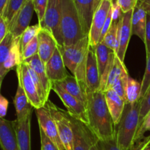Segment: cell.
<instances>
[{"instance_id": "6da1fadb", "label": "cell", "mask_w": 150, "mask_h": 150, "mask_svg": "<svg viewBox=\"0 0 150 150\" xmlns=\"http://www.w3.org/2000/svg\"><path fill=\"white\" fill-rule=\"evenodd\" d=\"M86 111L87 127L98 141L115 137L116 125L108 110L103 92L88 93Z\"/></svg>"}, {"instance_id": "7a4b0ae2", "label": "cell", "mask_w": 150, "mask_h": 150, "mask_svg": "<svg viewBox=\"0 0 150 150\" xmlns=\"http://www.w3.org/2000/svg\"><path fill=\"white\" fill-rule=\"evenodd\" d=\"M141 100L136 103H126L122 116L116 126V138L120 149L130 150L135 144L141 125Z\"/></svg>"}, {"instance_id": "3957f363", "label": "cell", "mask_w": 150, "mask_h": 150, "mask_svg": "<svg viewBox=\"0 0 150 150\" xmlns=\"http://www.w3.org/2000/svg\"><path fill=\"white\" fill-rule=\"evenodd\" d=\"M89 46L88 36L74 45L59 46L66 67L70 70L79 83L86 87V67Z\"/></svg>"}, {"instance_id": "277c9868", "label": "cell", "mask_w": 150, "mask_h": 150, "mask_svg": "<svg viewBox=\"0 0 150 150\" xmlns=\"http://www.w3.org/2000/svg\"><path fill=\"white\" fill-rule=\"evenodd\" d=\"M61 31L64 46L76 44L85 36L73 0H61Z\"/></svg>"}, {"instance_id": "5b68a950", "label": "cell", "mask_w": 150, "mask_h": 150, "mask_svg": "<svg viewBox=\"0 0 150 150\" xmlns=\"http://www.w3.org/2000/svg\"><path fill=\"white\" fill-rule=\"evenodd\" d=\"M45 105L49 109L55 121L64 150H73V130L70 116L68 113L57 107L51 101L48 100Z\"/></svg>"}, {"instance_id": "8992f818", "label": "cell", "mask_w": 150, "mask_h": 150, "mask_svg": "<svg viewBox=\"0 0 150 150\" xmlns=\"http://www.w3.org/2000/svg\"><path fill=\"white\" fill-rule=\"evenodd\" d=\"M61 0H49L45 16L40 23L41 28L51 32L57 40L59 46H64L61 31Z\"/></svg>"}, {"instance_id": "52a82bcc", "label": "cell", "mask_w": 150, "mask_h": 150, "mask_svg": "<svg viewBox=\"0 0 150 150\" xmlns=\"http://www.w3.org/2000/svg\"><path fill=\"white\" fill-rule=\"evenodd\" d=\"M51 90L54 91L58 95L59 98H60L62 102L67 108V113L70 117L81 122L86 126L88 125L86 107L80 100L66 92L57 83H52Z\"/></svg>"}, {"instance_id": "ba28073f", "label": "cell", "mask_w": 150, "mask_h": 150, "mask_svg": "<svg viewBox=\"0 0 150 150\" xmlns=\"http://www.w3.org/2000/svg\"><path fill=\"white\" fill-rule=\"evenodd\" d=\"M16 73L18 84H20L23 89L32 107L35 109H38L45 106L41 100L40 97L38 94L26 63L22 62L18 66L16 67Z\"/></svg>"}, {"instance_id": "9c48e42d", "label": "cell", "mask_w": 150, "mask_h": 150, "mask_svg": "<svg viewBox=\"0 0 150 150\" xmlns=\"http://www.w3.org/2000/svg\"><path fill=\"white\" fill-rule=\"evenodd\" d=\"M71 122L73 130V150H90L92 146L98 144V139L86 125L73 117Z\"/></svg>"}, {"instance_id": "30bf717a", "label": "cell", "mask_w": 150, "mask_h": 150, "mask_svg": "<svg viewBox=\"0 0 150 150\" xmlns=\"http://www.w3.org/2000/svg\"><path fill=\"white\" fill-rule=\"evenodd\" d=\"M112 5L111 0H102L98 10L95 12L88 35L90 46L95 47L100 42L101 32Z\"/></svg>"}, {"instance_id": "8fae6325", "label": "cell", "mask_w": 150, "mask_h": 150, "mask_svg": "<svg viewBox=\"0 0 150 150\" xmlns=\"http://www.w3.org/2000/svg\"><path fill=\"white\" fill-rule=\"evenodd\" d=\"M36 115L40 129H41L44 133L55 144L59 149L64 150V147L59 135L57 125L48 107L45 105L42 108L36 109Z\"/></svg>"}, {"instance_id": "7c38bea8", "label": "cell", "mask_w": 150, "mask_h": 150, "mask_svg": "<svg viewBox=\"0 0 150 150\" xmlns=\"http://www.w3.org/2000/svg\"><path fill=\"white\" fill-rule=\"evenodd\" d=\"M34 11L33 0L24 2L20 11L9 24V32L13 35L14 38H21L23 32L29 27Z\"/></svg>"}, {"instance_id": "4fadbf2b", "label": "cell", "mask_w": 150, "mask_h": 150, "mask_svg": "<svg viewBox=\"0 0 150 150\" xmlns=\"http://www.w3.org/2000/svg\"><path fill=\"white\" fill-rule=\"evenodd\" d=\"M102 0H73L85 36L90 31L92 19Z\"/></svg>"}, {"instance_id": "5bb4252c", "label": "cell", "mask_w": 150, "mask_h": 150, "mask_svg": "<svg viewBox=\"0 0 150 150\" xmlns=\"http://www.w3.org/2000/svg\"><path fill=\"white\" fill-rule=\"evenodd\" d=\"M86 84L87 93L100 91V75L97 62L95 47L89 46L86 67Z\"/></svg>"}, {"instance_id": "9a60e30c", "label": "cell", "mask_w": 150, "mask_h": 150, "mask_svg": "<svg viewBox=\"0 0 150 150\" xmlns=\"http://www.w3.org/2000/svg\"><path fill=\"white\" fill-rule=\"evenodd\" d=\"M133 10L126 13H122L120 21L119 31V48L117 56L121 62H124L129 42L131 38L132 32V16Z\"/></svg>"}, {"instance_id": "2e32d148", "label": "cell", "mask_w": 150, "mask_h": 150, "mask_svg": "<svg viewBox=\"0 0 150 150\" xmlns=\"http://www.w3.org/2000/svg\"><path fill=\"white\" fill-rule=\"evenodd\" d=\"M45 69L51 83L62 81L69 76L59 46L51 58L45 64Z\"/></svg>"}, {"instance_id": "e0dca14e", "label": "cell", "mask_w": 150, "mask_h": 150, "mask_svg": "<svg viewBox=\"0 0 150 150\" xmlns=\"http://www.w3.org/2000/svg\"><path fill=\"white\" fill-rule=\"evenodd\" d=\"M16 120L0 119V145L1 150H20L16 137Z\"/></svg>"}, {"instance_id": "ac0fdd59", "label": "cell", "mask_w": 150, "mask_h": 150, "mask_svg": "<svg viewBox=\"0 0 150 150\" xmlns=\"http://www.w3.org/2000/svg\"><path fill=\"white\" fill-rule=\"evenodd\" d=\"M38 55L45 64L58 48L59 44L52 34L44 29H41L38 35Z\"/></svg>"}, {"instance_id": "d6986e66", "label": "cell", "mask_w": 150, "mask_h": 150, "mask_svg": "<svg viewBox=\"0 0 150 150\" xmlns=\"http://www.w3.org/2000/svg\"><path fill=\"white\" fill-rule=\"evenodd\" d=\"M66 92L80 100L85 106L87 105V89L82 85L73 76H68L65 79L57 82Z\"/></svg>"}, {"instance_id": "ffe728a7", "label": "cell", "mask_w": 150, "mask_h": 150, "mask_svg": "<svg viewBox=\"0 0 150 150\" xmlns=\"http://www.w3.org/2000/svg\"><path fill=\"white\" fill-rule=\"evenodd\" d=\"M20 39L21 38H15L8 57L3 67L0 69V86L2 84L3 80L8 72L13 67L18 66L23 62L21 51Z\"/></svg>"}, {"instance_id": "44dd1931", "label": "cell", "mask_w": 150, "mask_h": 150, "mask_svg": "<svg viewBox=\"0 0 150 150\" xmlns=\"http://www.w3.org/2000/svg\"><path fill=\"white\" fill-rule=\"evenodd\" d=\"M104 93L108 110L112 117L114 125L117 126L122 118L126 102L113 89L105 91Z\"/></svg>"}, {"instance_id": "7402d4cb", "label": "cell", "mask_w": 150, "mask_h": 150, "mask_svg": "<svg viewBox=\"0 0 150 150\" xmlns=\"http://www.w3.org/2000/svg\"><path fill=\"white\" fill-rule=\"evenodd\" d=\"M23 62L26 63L28 66L31 67L35 73L39 76L40 79L43 86L44 90H45V95L48 99L50 92L52 87V83L51 82L50 79H48V76L47 75L46 69H45V64H44L43 62L40 59L38 54H35L31 58L27 59L23 61Z\"/></svg>"}, {"instance_id": "603a6c76", "label": "cell", "mask_w": 150, "mask_h": 150, "mask_svg": "<svg viewBox=\"0 0 150 150\" xmlns=\"http://www.w3.org/2000/svg\"><path fill=\"white\" fill-rule=\"evenodd\" d=\"M13 102H14L16 117H17L16 120L18 122L22 121L31 115L32 105L29 103L24 90L20 84L18 85L17 91Z\"/></svg>"}, {"instance_id": "cb8c5ba5", "label": "cell", "mask_w": 150, "mask_h": 150, "mask_svg": "<svg viewBox=\"0 0 150 150\" xmlns=\"http://www.w3.org/2000/svg\"><path fill=\"white\" fill-rule=\"evenodd\" d=\"M31 115L22 121L16 120V137L20 150H31Z\"/></svg>"}, {"instance_id": "d4e9b609", "label": "cell", "mask_w": 150, "mask_h": 150, "mask_svg": "<svg viewBox=\"0 0 150 150\" xmlns=\"http://www.w3.org/2000/svg\"><path fill=\"white\" fill-rule=\"evenodd\" d=\"M146 13L140 4H137L132 16V32L139 37L143 42L145 40L146 25Z\"/></svg>"}, {"instance_id": "484cf974", "label": "cell", "mask_w": 150, "mask_h": 150, "mask_svg": "<svg viewBox=\"0 0 150 150\" xmlns=\"http://www.w3.org/2000/svg\"><path fill=\"white\" fill-rule=\"evenodd\" d=\"M113 51H114L113 50L110 49L103 42H99L95 46V53H96L97 62H98L100 79L108 66Z\"/></svg>"}, {"instance_id": "4316f807", "label": "cell", "mask_w": 150, "mask_h": 150, "mask_svg": "<svg viewBox=\"0 0 150 150\" xmlns=\"http://www.w3.org/2000/svg\"><path fill=\"white\" fill-rule=\"evenodd\" d=\"M120 21H113L109 30L105 35L101 42L105 44L108 48L113 50L117 54L119 48V31H120Z\"/></svg>"}, {"instance_id": "83f0119b", "label": "cell", "mask_w": 150, "mask_h": 150, "mask_svg": "<svg viewBox=\"0 0 150 150\" xmlns=\"http://www.w3.org/2000/svg\"><path fill=\"white\" fill-rule=\"evenodd\" d=\"M142 100V83L129 77L126 90V103H136Z\"/></svg>"}, {"instance_id": "f1b7e54d", "label": "cell", "mask_w": 150, "mask_h": 150, "mask_svg": "<svg viewBox=\"0 0 150 150\" xmlns=\"http://www.w3.org/2000/svg\"><path fill=\"white\" fill-rule=\"evenodd\" d=\"M127 69H126L125 66L124 62H121V60L119 59V57L116 55L114 65H113L112 69L111 70L109 75H108V80H107L106 86H105V89L104 92L105 91L111 89L113 85L115 83V82L118 80L119 78L122 76V74Z\"/></svg>"}, {"instance_id": "f546056e", "label": "cell", "mask_w": 150, "mask_h": 150, "mask_svg": "<svg viewBox=\"0 0 150 150\" xmlns=\"http://www.w3.org/2000/svg\"><path fill=\"white\" fill-rule=\"evenodd\" d=\"M24 0H8L4 12L0 16L4 18L7 23L10 24V22L22 8Z\"/></svg>"}, {"instance_id": "4dcf8cb0", "label": "cell", "mask_w": 150, "mask_h": 150, "mask_svg": "<svg viewBox=\"0 0 150 150\" xmlns=\"http://www.w3.org/2000/svg\"><path fill=\"white\" fill-rule=\"evenodd\" d=\"M41 26L39 23L33 26H29L26 30L23 32L22 35L21 36L20 44H21V51H23L26 45L29 43V42L32 40L36 36H38V33L41 30Z\"/></svg>"}, {"instance_id": "1f68e13d", "label": "cell", "mask_w": 150, "mask_h": 150, "mask_svg": "<svg viewBox=\"0 0 150 150\" xmlns=\"http://www.w3.org/2000/svg\"><path fill=\"white\" fill-rule=\"evenodd\" d=\"M14 39L13 35L10 32H9L7 36L4 38V40L0 42V69L3 67L8 57Z\"/></svg>"}, {"instance_id": "d6a6232c", "label": "cell", "mask_w": 150, "mask_h": 150, "mask_svg": "<svg viewBox=\"0 0 150 150\" xmlns=\"http://www.w3.org/2000/svg\"><path fill=\"white\" fill-rule=\"evenodd\" d=\"M128 72L126 70L124 73L122 74V76L119 78L118 80L115 82L113 85L111 89L114 91L119 96L121 97L123 100L126 102V90H127V82L129 79Z\"/></svg>"}, {"instance_id": "836d02e7", "label": "cell", "mask_w": 150, "mask_h": 150, "mask_svg": "<svg viewBox=\"0 0 150 150\" xmlns=\"http://www.w3.org/2000/svg\"><path fill=\"white\" fill-rule=\"evenodd\" d=\"M38 54V36L35 37L31 42H29L26 47L24 48L23 51H22V60L27 59L31 58L35 54Z\"/></svg>"}, {"instance_id": "e575fe53", "label": "cell", "mask_w": 150, "mask_h": 150, "mask_svg": "<svg viewBox=\"0 0 150 150\" xmlns=\"http://www.w3.org/2000/svg\"><path fill=\"white\" fill-rule=\"evenodd\" d=\"M49 0H33L35 11L38 18V23L42 21Z\"/></svg>"}, {"instance_id": "d590c367", "label": "cell", "mask_w": 150, "mask_h": 150, "mask_svg": "<svg viewBox=\"0 0 150 150\" xmlns=\"http://www.w3.org/2000/svg\"><path fill=\"white\" fill-rule=\"evenodd\" d=\"M150 132V111L146 114V117H144L143 120H142V123L140 125L139 130L136 134V139H135V143L139 141L142 140L144 138V135L145 134L146 132Z\"/></svg>"}, {"instance_id": "8d00e7d4", "label": "cell", "mask_w": 150, "mask_h": 150, "mask_svg": "<svg viewBox=\"0 0 150 150\" xmlns=\"http://www.w3.org/2000/svg\"><path fill=\"white\" fill-rule=\"evenodd\" d=\"M150 86V54L146 56V65L142 81V99Z\"/></svg>"}, {"instance_id": "74e56055", "label": "cell", "mask_w": 150, "mask_h": 150, "mask_svg": "<svg viewBox=\"0 0 150 150\" xmlns=\"http://www.w3.org/2000/svg\"><path fill=\"white\" fill-rule=\"evenodd\" d=\"M150 111V86L146 91V94L141 100V108H140V117L141 123L142 120L144 119L146 114Z\"/></svg>"}, {"instance_id": "f35d334b", "label": "cell", "mask_w": 150, "mask_h": 150, "mask_svg": "<svg viewBox=\"0 0 150 150\" xmlns=\"http://www.w3.org/2000/svg\"><path fill=\"white\" fill-rule=\"evenodd\" d=\"M98 146L100 150H125L120 149L118 146L116 136L108 140L98 141Z\"/></svg>"}, {"instance_id": "ab89813d", "label": "cell", "mask_w": 150, "mask_h": 150, "mask_svg": "<svg viewBox=\"0 0 150 150\" xmlns=\"http://www.w3.org/2000/svg\"><path fill=\"white\" fill-rule=\"evenodd\" d=\"M40 135L41 150H59L55 144L44 133L41 129H40Z\"/></svg>"}, {"instance_id": "60d3db41", "label": "cell", "mask_w": 150, "mask_h": 150, "mask_svg": "<svg viewBox=\"0 0 150 150\" xmlns=\"http://www.w3.org/2000/svg\"><path fill=\"white\" fill-rule=\"evenodd\" d=\"M139 0H118L117 4L120 7L122 13H126L134 10Z\"/></svg>"}, {"instance_id": "b9f144b4", "label": "cell", "mask_w": 150, "mask_h": 150, "mask_svg": "<svg viewBox=\"0 0 150 150\" xmlns=\"http://www.w3.org/2000/svg\"><path fill=\"white\" fill-rule=\"evenodd\" d=\"M145 48H146V54L148 56L150 54V16L146 15V25L145 30Z\"/></svg>"}, {"instance_id": "7bdbcfd3", "label": "cell", "mask_w": 150, "mask_h": 150, "mask_svg": "<svg viewBox=\"0 0 150 150\" xmlns=\"http://www.w3.org/2000/svg\"><path fill=\"white\" fill-rule=\"evenodd\" d=\"M9 32V24L4 18L0 16V42L4 40Z\"/></svg>"}, {"instance_id": "ee69618b", "label": "cell", "mask_w": 150, "mask_h": 150, "mask_svg": "<svg viewBox=\"0 0 150 150\" xmlns=\"http://www.w3.org/2000/svg\"><path fill=\"white\" fill-rule=\"evenodd\" d=\"M9 103L3 95H0V119H4L7 112Z\"/></svg>"}, {"instance_id": "f6af8a7d", "label": "cell", "mask_w": 150, "mask_h": 150, "mask_svg": "<svg viewBox=\"0 0 150 150\" xmlns=\"http://www.w3.org/2000/svg\"><path fill=\"white\" fill-rule=\"evenodd\" d=\"M138 4L143 7L146 14L150 16V0H139Z\"/></svg>"}, {"instance_id": "bcb514c9", "label": "cell", "mask_w": 150, "mask_h": 150, "mask_svg": "<svg viewBox=\"0 0 150 150\" xmlns=\"http://www.w3.org/2000/svg\"><path fill=\"white\" fill-rule=\"evenodd\" d=\"M8 0H0V16L4 12V8H5L7 3Z\"/></svg>"}, {"instance_id": "7dc6e473", "label": "cell", "mask_w": 150, "mask_h": 150, "mask_svg": "<svg viewBox=\"0 0 150 150\" xmlns=\"http://www.w3.org/2000/svg\"><path fill=\"white\" fill-rule=\"evenodd\" d=\"M90 150H100L99 147H98V144L95 145H94V146H92V148L90 149Z\"/></svg>"}, {"instance_id": "c3c4849f", "label": "cell", "mask_w": 150, "mask_h": 150, "mask_svg": "<svg viewBox=\"0 0 150 150\" xmlns=\"http://www.w3.org/2000/svg\"><path fill=\"white\" fill-rule=\"evenodd\" d=\"M111 2H112L113 6L117 5V1H118V0H111Z\"/></svg>"}, {"instance_id": "681fc988", "label": "cell", "mask_w": 150, "mask_h": 150, "mask_svg": "<svg viewBox=\"0 0 150 150\" xmlns=\"http://www.w3.org/2000/svg\"><path fill=\"white\" fill-rule=\"evenodd\" d=\"M142 150H150V144L148 145L147 146H146V147H145L144 149H143Z\"/></svg>"}, {"instance_id": "f907efd6", "label": "cell", "mask_w": 150, "mask_h": 150, "mask_svg": "<svg viewBox=\"0 0 150 150\" xmlns=\"http://www.w3.org/2000/svg\"><path fill=\"white\" fill-rule=\"evenodd\" d=\"M29 1V0H24V2H26V1Z\"/></svg>"}]
</instances>
